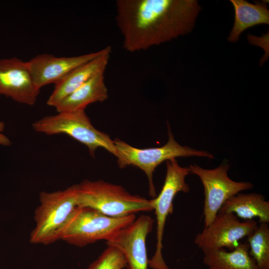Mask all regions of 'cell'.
<instances>
[{
  "mask_svg": "<svg viewBox=\"0 0 269 269\" xmlns=\"http://www.w3.org/2000/svg\"><path fill=\"white\" fill-rule=\"evenodd\" d=\"M116 22L130 52L190 32L201 7L195 0H118Z\"/></svg>",
  "mask_w": 269,
  "mask_h": 269,
  "instance_id": "cell-1",
  "label": "cell"
},
{
  "mask_svg": "<svg viewBox=\"0 0 269 269\" xmlns=\"http://www.w3.org/2000/svg\"><path fill=\"white\" fill-rule=\"evenodd\" d=\"M77 184L52 192L42 191L40 204L34 212L35 226L30 233V242L49 245L61 239L70 220L79 207Z\"/></svg>",
  "mask_w": 269,
  "mask_h": 269,
  "instance_id": "cell-2",
  "label": "cell"
},
{
  "mask_svg": "<svg viewBox=\"0 0 269 269\" xmlns=\"http://www.w3.org/2000/svg\"><path fill=\"white\" fill-rule=\"evenodd\" d=\"M77 204L110 217H121L153 210L150 200L133 195L122 186L102 180L77 184Z\"/></svg>",
  "mask_w": 269,
  "mask_h": 269,
  "instance_id": "cell-3",
  "label": "cell"
},
{
  "mask_svg": "<svg viewBox=\"0 0 269 269\" xmlns=\"http://www.w3.org/2000/svg\"><path fill=\"white\" fill-rule=\"evenodd\" d=\"M167 128L168 139L166 143L161 147L139 148L119 138L114 140L119 167L123 168L129 165H133L142 170L148 180L149 194L154 198L156 194L153 182V173L156 167L161 163L177 157L196 156L208 158L214 157L208 151L180 145L175 140L168 123Z\"/></svg>",
  "mask_w": 269,
  "mask_h": 269,
  "instance_id": "cell-4",
  "label": "cell"
},
{
  "mask_svg": "<svg viewBox=\"0 0 269 269\" xmlns=\"http://www.w3.org/2000/svg\"><path fill=\"white\" fill-rule=\"evenodd\" d=\"M33 130L48 135L64 134L85 144L90 154L102 147L116 156L114 140L92 125L85 110L58 113L44 117L32 124Z\"/></svg>",
  "mask_w": 269,
  "mask_h": 269,
  "instance_id": "cell-5",
  "label": "cell"
},
{
  "mask_svg": "<svg viewBox=\"0 0 269 269\" xmlns=\"http://www.w3.org/2000/svg\"><path fill=\"white\" fill-rule=\"evenodd\" d=\"M135 219V215L113 217L91 208L78 207L65 229L61 240L79 247L100 240L108 241Z\"/></svg>",
  "mask_w": 269,
  "mask_h": 269,
  "instance_id": "cell-6",
  "label": "cell"
},
{
  "mask_svg": "<svg viewBox=\"0 0 269 269\" xmlns=\"http://www.w3.org/2000/svg\"><path fill=\"white\" fill-rule=\"evenodd\" d=\"M166 173L161 190L156 197L150 200L157 221L155 251L148 260V266L153 269H169L162 253L165 224L168 216L173 212V201L176 194L181 191L187 193L190 190L185 182L186 176L190 173L188 167L179 165L175 158L166 160Z\"/></svg>",
  "mask_w": 269,
  "mask_h": 269,
  "instance_id": "cell-7",
  "label": "cell"
},
{
  "mask_svg": "<svg viewBox=\"0 0 269 269\" xmlns=\"http://www.w3.org/2000/svg\"><path fill=\"white\" fill-rule=\"evenodd\" d=\"M190 173L197 175L204 189L203 216L204 227L214 220L225 202L240 192L250 189L253 185L249 182H237L228 175L229 165L223 163L216 168L207 169L196 164H190Z\"/></svg>",
  "mask_w": 269,
  "mask_h": 269,
  "instance_id": "cell-8",
  "label": "cell"
},
{
  "mask_svg": "<svg viewBox=\"0 0 269 269\" xmlns=\"http://www.w3.org/2000/svg\"><path fill=\"white\" fill-rule=\"evenodd\" d=\"M258 225L254 219L241 222L232 213H218L212 222L195 237L203 252L226 248L233 251L239 240L252 234Z\"/></svg>",
  "mask_w": 269,
  "mask_h": 269,
  "instance_id": "cell-9",
  "label": "cell"
},
{
  "mask_svg": "<svg viewBox=\"0 0 269 269\" xmlns=\"http://www.w3.org/2000/svg\"><path fill=\"white\" fill-rule=\"evenodd\" d=\"M40 89L33 79L27 61L17 57L0 59V95L21 104L33 105Z\"/></svg>",
  "mask_w": 269,
  "mask_h": 269,
  "instance_id": "cell-10",
  "label": "cell"
},
{
  "mask_svg": "<svg viewBox=\"0 0 269 269\" xmlns=\"http://www.w3.org/2000/svg\"><path fill=\"white\" fill-rule=\"evenodd\" d=\"M153 223L149 216L140 215L107 241V246L117 248L124 254L129 269H148L146 239Z\"/></svg>",
  "mask_w": 269,
  "mask_h": 269,
  "instance_id": "cell-11",
  "label": "cell"
},
{
  "mask_svg": "<svg viewBox=\"0 0 269 269\" xmlns=\"http://www.w3.org/2000/svg\"><path fill=\"white\" fill-rule=\"evenodd\" d=\"M103 50L71 57L43 53L27 62L33 79L40 89L50 84H57L74 69L97 57Z\"/></svg>",
  "mask_w": 269,
  "mask_h": 269,
  "instance_id": "cell-12",
  "label": "cell"
},
{
  "mask_svg": "<svg viewBox=\"0 0 269 269\" xmlns=\"http://www.w3.org/2000/svg\"><path fill=\"white\" fill-rule=\"evenodd\" d=\"M111 51L110 46L106 47L98 56L72 70L55 85L46 104L55 108L65 98L89 79L99 72L105 71Z\"/></svg>",
  "mask_w": 269,
  "mask_h": 269,
  "instance_id": "cell-13",
  "label": "cell"
},
{
  "mask_svg": "<svg viewBox=\"0 0 269 269\" xmlns=\"http://www.w3.org/2000/svg\"><path fill=\"white\" fill-rule=\"evenodd\" d=\"M105 71L99 72L65 98L55 107L58 113L85 110L89 104L108 98Z\"/></svg>",
  "mask_w": 269,
  "mask_h": 269,
  "instance_id": "cell-14",
  "label": "cell"
},
{
  "mask_svg": "<svg viewBox=\"0 0 269 269\" xmlns=\"http://www.w3.org/2000/svg\"><path fill=\"white\" fill-rule=\"evenodd\" d=\"M218 213H232L246 220L257 217L259 223H269V202L259 193H238L226 200Z\"/></svg>",
  "mask_w": 269,
  "mask_h": 269,
  "instance_id": "cell-15",
  "label": "cell"
},
{
  "mask_svg": "<svg viewBox=\"0 0 269 269\" xmlns=\"http://www.w3.org/2000/svg\"><path fill=\"white\" fill-rule=\"evenodd\" d=\"M249 251L248 244L240 242L233 251H207L203 252V263L208 269H258Z\"/></svg>",
  "mask_w": 269,
  "mask_h": 269,
  "instance_id": "cell-16",
  "label": "cell"
},
{
  "mask_svg": "<svg viewBox=\"0 0 269 269\" xmlns=\"http://www.w3.org/2000/svg\"><path fill=\"white\" fill-rule=\"evenodd\" d=\"M235 11L234 22L228 40L236 42L246 29L258 24L269 23L266 3L252 4L244 0H231Z\"/></svg>",
  "mask_w": 269,
  "mask_h": 269,
  "instance_id": "cell-17",
  "label": "cell"
},
{
  "mask_svg": "<svg viewBox=\"0 0 269 269\" xmlns=\"http://www.w3.org/2000/svg\"><path fill=\"white\" fill-rule=\"evenodd\" d=\"M249 255L258 269H269V228L268 223H261L247 237Z\"/></svg>",
  "mask_w": 269,
  "mask_h": 269,
  "instance_id": "cell-18",
  "label": "cell"
},
{
  "mask_svg": "<svg viewBox=\"0 0 269 269\" xmlns=\"http://www.w3.org/2000/svg\"><path fill=\"white\" fill-rule=\"evenodd\" d=\"M126 267L127 262L122 252L115 247L108 246L88 269H123Z\"/></svg>",
  "mask_w": 269,
  "mask_h": 269,
  "instance_id": "cell-19",
  "label": "cell"
},
{
  "mask_svg": "<svg viewBox=\"0 0 269 269\" xmlns=\"http://www.w3.org/2000/svg\"><path fill=\"white\" fill-rule=\"evenodd\" d=\"M4 128V124L2 122H0V144L4 146H8L10 144V140L5 135L2 134Z\"/></svg>",
  "mask_w": 269,
  "mask_h": 269,
  "instance_id": "cell-20",
  "label": "cell"
}]
</instances>
